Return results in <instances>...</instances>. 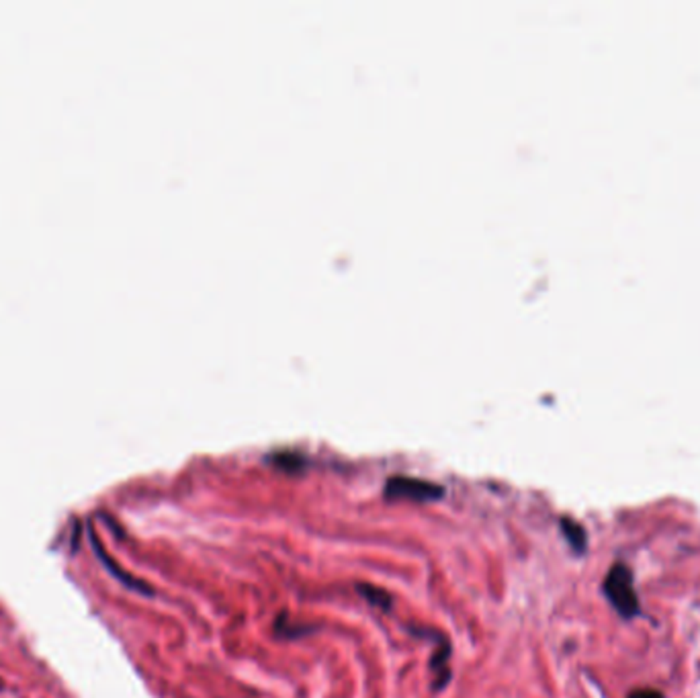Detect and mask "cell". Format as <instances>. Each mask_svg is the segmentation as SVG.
Returning a JSON list of instances; mask_svg holds the SVG:
<instances>
[{
	"instance_id": "obj_3",
	"label": "cell",
	"mask_w": 700,
	"mask_h": 698,
	"mask_svg": "<svg viewBox=\"0 0 700 698\" xmlns=\"http://www.w3.org/2000/svg\"><path fill=\"white\" fill-rule=\"evenodd\" d=\"M449 658H450V641L445 637V635H440V637H438V647H436V651L432 653L430 658V670L432 674H434L432 688H434L436 692L443 690L450 680Z\"/></svg>"
},
{
	"instance_id": "obj_1",
	"label": "cell",
	"mask_w": 700,
	"mask_h": 698,
	"mask_svg": "<svg viewBox=\"0 0 700 698\" xmlns=\"http://www.w3.org/2000/svg\"><path fill=\"white\" fill-rule=\"evenodd\" d=\"M604 594L621 616L633 619L639 614V598L633 584V573L625 563L612 565L604 580Z\"/></svg>"
},
{
	"instance_id": "obj_7",
	"label": "cell",
	"mask_w": 700,
	"mask_h": 698,
	"mask_svg": "<svg viewBox=\"0 0 700 698\" xmlns=\"http://www.w3.org/2000/svg\"><path fill=\"white\" fill-rule=\"evenodd\" d=\"M561 531H563V537L567 538V543L572 545V549L574 551H577V553H582L584 549H586V543H588V538H586V531L575 522V520H572V519H561Z\"/></svg>"
},
{
	"instance_id": "obj_4",
	"label": "cell",
	"mask_w": 700,
	"mask_h": 698,
	"mask_svg": "<svg viewBox=\"0 0 700 698\" xmlns=\"http://www.w3.org/2000/svg\"><path fill=\"white\" fill-rule=\"evenodd\" d=\"M90 538H92V545H94V551L99 553V557H101V561H103V563H107V570H109V572L115 573V575H117V577H119V580H121V582H123L126 586H129L131 590L142 592V594H152V588H148V586H145V584H142L140 580H135V577H131L129 573L121 572V570L117 567V563L109 559V555H107V553H105V551H103V547H101V543H99V541L94 538V535H90Z\"/></svg>"
},
{
	"instance_id": "obj_5",
	"label": "cell",
	"mask_w": 700,
	"mask_h": 698,
	"mask_svg": "<svg viewBox=\"0 0 700 698\" xmlns=\"http://www.w3.org/2000/svg\"><path fill=\"white\" fill-rule=\"evenodd\" d=\"M267 459L285 473H301L306 469V457L295 450H279V453H272Z\"/></svg>"
},
{
	"instance_id": "obj_6",
	"label": "cell",
	"mask_w": 700,
	"mask_h": 698,
	"mask_svg": "<svg viewBox=\"0 0 700 698\" xmlns=\"http://www.w3.org/2000/svg\"><path fill=\"white\" fill-rule=\"evenodd\" d=\"M357 592H359L360 596H362L369 604H373V606H377V609L391 610V606H394V598H391V594L387 590H383V588H379V586L369 584V582H360V584H357Z\"/></svg>"
},
{
	"instance_id": "obj_9",
	"label": "cell",
	"mask_w": 700,
	"mask_h": 698,
	"mask_svg": "<svg viewBox=\"0 0 700 698\" xmlns=\"http://www.w3.org/2000/svg\"><path fill=\"white\" fill-rule=\"evenodd\" d=\"M628 698H664V694L657 692V690H653V688H643V690L633 692Z\"/></svg>"
},
{
	"instance_id": "obj_2",
	"label": "cell",
	"mask_w": 700,
	"mask_h": 698,
	"mask_svg": "<svg viewBox=\"0 0 700 698\" xmlns=\"http://www.w3.org/2000/svg\"><path fill=\"white\" fill-rule=\"evenodd\" d=\"M383 494L387 500H413V502H432L445 496V487L436 482H428L422 477H410V475H391Z\"/></svg>"
},
{
	"instance_id": "obj_8",
	"label": "cell",
	"mask_w": 700,
	"mask_h": 698,
	"mask_svg": "<svg viewBox=\"0 0 700 698\" xmlns=\"http://www.w3.org/2000/svg\"><path fill=\"white\" fill-rule=\"evenodd\" d=\"M274 633L279 635V637H285V639H293V637H301V635H306V633H309L307 628H313V627H306V625H299V623H291L289 621V614L287 612H281L279 614V619L274 621Z\"/></svg>"
}]
</instances>
